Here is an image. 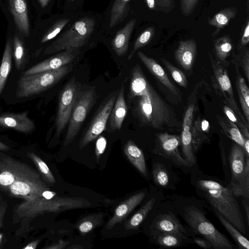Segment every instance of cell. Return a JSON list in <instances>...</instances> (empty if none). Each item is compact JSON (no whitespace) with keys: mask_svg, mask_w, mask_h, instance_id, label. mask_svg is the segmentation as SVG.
I'll use <instances>...</instances> for the list:
<instances>
[{"mask_svg":"<svg viewBox=\"0 0 249 249\" xmlns=\"http://www.w3.org/2000/svg\"><path fill=\"white\" fill-rule=\"evenodd\" d=\"M130 98L135 100V111L144 124L159 130H176L180 123L168 104L149 83L139 65L132 69Z\"/></svg>","mask_w":249,"mask_h":249,"instance_id":"cell-1","label":"cell"},{"mask_svg":"<svg viewBox=\"0 0 249 249\" xmlns=\"http://www.w3.org/2000/svg\"><path fill=\"white\" fill-rule=\"evenodd\" d=\"M198 194L206 201L215 214L222 216L242 234H246L243 217L235 196L229 186L210 178L196 181Z\"/></svg>","mask_w":249,"mask_h":249,"instance_id":"cell-2","label":"cell"},{"mask_svg":"<svg viewBox=\"0 0 249 249\" xmlns=\"http://www.w3.org/2000/svg\"><path fill=\"white\" fill-rule=\"evenodd\" d=\"M90 203L86 199L77 197H61L47 189L35 198L25 200L17 209L20 217H34L44 213H58L74 209L89 207Z\"/></svg>","mask_w":249,"mask_h":249,"instance_id":"cell-3","label":"cell"},{"mask_svg":"<svg viewBox=\"0 0 249 249\" xmlns=\"http://www.w3.org/2000/svg\"><path fill=\"white\" fill-rule=\"evenodd\" d=\"M95 25L94 19L89 17L77 20L46 48L44 54L57 53L69 49H80L88 43Z\"/></svg>","mask_w":249,"mask_h":249,"instance_id":"cell-4","label":"cell"},{"mask_svg":"<svg viewBox=\"0 0 249 249\" xmlns=\"http://www.w3.org/2000/svg\"><path fill=\"white\" fill-rule=\"evenodd\" d=\"M72 69V64L70 63L56 70L23 75L18 82L16 95L22 98L40 93L56 84Z\"/></svg>","mask_w":249,"mask_h":249,"instance_id":"cell-5","label":"cell"},{"mask_svg":"<svg viewBox=\"0 0 249 249\" xmlns=\"http://www.w3.org/2000/svg\"><path fill=\"white\" fill-rule=\"evenodd\" d=\"M183 214L185 221L190 228L208 241L212 248L233 249V245L226 236L221 233L197 208L193 206L186 207Z\"/></svg>","mask_w":249,"mask_h":249,"instance_id":"cell-6","label":"cell"},{"mask_svg":"<svg viewBox=\"0 0 249 249\" xmlns=\"http://www.w3.org/2000/svg\"><path fill=\"white\" fill-rule=\"evenodd\" d=\"M231 181L229 187L235 196L249 197V158L243 148L235 142L229 155Z\"/></svg>","mask_w":249,"mask_h":249,"instance_id":"cell-7","label":"cell"},{"mask_svg":"<svg viewBox=\"0 0 249 249\" xmlns=\"http://www.w3.org/2000/svg\"><path fill=\"white\" fill-rule=\"evenodd\" d=\"M209 54L213 73V75L211 76L213 88L217 94L221 97L224 104L230 107L246 125L249 126V124L235 101L227 69L214 58L211 53Z\"/></svg>","mask_w":249,"mask_h":249,"instance_id":"cell-8","label":"cell"},{"mask_svg":"<svg viewBox=\"0 0 249 249\" xmlns=\"http://www.w3.org/2000/svg\"><path fill=\"white\" fill-rule=\"evenodd\" d=\"M96 99V93L94 89L80 90L69 121L65 146L71 142L77 136Z\"/></svg>","mask_w":249,"mask_h":249,"instance_id":"cell-9","label":"cell"},{"mask_svg":"<svg viewBox=\"0 0 249 249\" xmlns=\"http://www.w3.org/2000/svg\"><path fill=\"white\" fill-rule=\"evenodd\" d=\"M81 89L80 84L74 77L60 92L55 123L57 135H59L62 132L69 123Z\"/></svg>","mask_w":249,"mask_h":249,"instance_id":"cell-10","label":"cell"},{"mask_svg":"<svg viewBox=\"0 0 249 249\" xmlns=\"http://www.w3.org/2000/svg\"><path fill=\"white\" fill-rule=\"evenodd\" d=\"M116 99V96L114 95L102 106L82 137L79 143L80 149L97 138L104 131Z\"/></svg>","mask_w":249,"mask_h":249,"instance_id":"cell-11","label":"cell"},{"mask_svg":"<svg viewBox=\"0 0 249 249\" xmlns=\"http://www.w3.org/2000/svg\"><path fill=\"white\" fill-rule=\"evenodd\" d=\"M80 53V49H69L60 52L30 68L23 75H27L59 69L71 63Z\"/></svg>","mask_w":249,"mask_h":249,"instance_id":"cell-12","label":"cell"},{"mask_svg":"<svg viewBox=\"0 0 249 249\" xmlns=\"http://www.w3.org/2000/svg\"><path fill=\"white\" fill-rule=\"evenodd\" d=\"M39 176L35 172L29 171L27 168L20 166L11 160L0 161V186L9 187L15 181L19 179H38Z\"/></svg>","mask_w":249,"mask_h":249,"instance_id":"cell-13","label":"cell"},{"mask_svg":"<svg viewBox=\"0 0 249 249\" xmlns=\"http://www.w3.org/2000/svg\"><path fill=\"white\" fill-rule=\"evenodd\" d=\"M157 139L160 148L164 156L179 166L190 167L189 163L180 155L178 151L180 137L164 132L158 134Z\"/></svg>","mask_w":249,"mask_h":249,"instance_id":"cell-14","label":"cell"},{"mask_svg":"<svg viewBox=\"0 0 249 249\" xmlns=\"http://www.w3.org/2000/svg\"><path fill=\"white\" fill-rule=\"evenodd\" d=\"M194 105L190 104L184 116L180 136V143L183 158L190 166L196 163V157L194 151L191 127L192 124Z\"/></svg>","mask_w":249,"mask_h":249,"instance_id":"cell-15","label":"cell"},{"mask_svg":"<svg viewBox=\"0 0 249 249\" xmlns=\"http://www.w3.org/2000/svg\"><path fill=\"white\" fill-rule=\"evenodd\" d=\"M8 188L12 195L23 198L25 200H30L37 197L48 189L40 178L17 180Z\"/></svg>","mask_w":249,"mask_h":249,"instance_id":"cell-16","label":"cell"},{"mask_svg":"<svg viewBox=\"0 0 249 249\" xmlns=\"http://www.w3.org/2000/svg\"><path fill=\"white\" fill-rule=\"evenodd\" d=\"M0 126L28 133L34 130L35 124L28 116V112L6 113L0 115Z\"/></svg>","mask_w":249,"mask_h":249,"instance_id":"cell-17","label":"cell"},{"mask_svg":"<svg viewBox=\"0 0 249 249\" xmlns=\"http://www.w3.org/2000/svg\"><path fill=\"white\" fill-rule=\"evenodd\" d=\"M144 192L137 193L121 203L115 210L114 213L107 225V229H111L116 224L121 222L143 199Z\"/></svg>","mask_w":249,"mask_h":249,"instance_id":"cell-18","label":"cell"},{"mask_svg":"<svg viewBox=\"0 0 249 249\" xmlns=\"http://www.w3.org/2000/svg\"><path fill=\"white\" fill-rule=\"evenodd\" d=\"M196 53V44L194 39L181 41L175 52V58L185 70H190L193 67Z\"/></svg>","mask_w":249,"mask_h":249,"instance_id":"cell-19","label":"cell"},{"mask_svg":"<svg viewBox=\"0 0 249 249\" xmlns=\"http://www.w3.org/2000/svg\"><path fill=\"white\" fill-rule=\"evenodd\" d=\"M152 228L154 231L176 233L185 236L187 234L186 229L171 213L158 215L153 221Z\"/></svg>","mask_w":249,"mask_h":249,"instance_id":"cell-20","label":"cell"},{"mask_svg":"<svg viewBox=\"0 0 249 249\" xmlns=\"http://www.w3.org/2000/svg\"><path fill=\"white\" fill-rule=\"evenodd\" d=\"M137 55L149 71L155 76L172 93L178 94L176 87L169 79L167 75L161 66L154 59L148 57L141 52H137Z\"/></svg>","mask_w":249,"mask_h":249,"instance_id":"cell-21","label":"cell"},{"mask_svg":"<svg viewBox=\"0 0 249 249\" xmlns=\"http://www.w3.org/2000/svg\"><path fill=\"white\" fill-rule=\"evenodd\" d=\"M11 11L18 29L25 35L29 34V22L26 0H9Z\"/></svg>","mask_w":249,"mask_h":249,"instance_id":"cell-22","label":"cell"},{"mask_svg":"<svg viewBox=\"0 0 249 249\" xmlns=\"http://www.w3.org/2000/svg\"><path fill=\"white\" fill-rule=\"evenodd\" d=\"M136 23V19H132L128 21L117 32L112 40V49L117 55H124L127 53L129 40Z\"/></svg>","mask_w":249,"mask_h":249,"instance_id":"cell-23","label":"cell"},{"mask_svg":"<svg viewBox=\"0 0 249 249\" xmlns=\"http://www.w3.org/2000/svg\"><path fill=\"white\" fill-rule=\"evenodd\" d=\"M127 106L124 99V88L122 87L116 98L110 117V126L113 130H120L126 116Z\"/></svg>","mask_w":249,"mask_h":249,"instance_id":"cell-24","label":"cell"},{"mask_svg":"<svg viewBox=\"0 0 249 249\" xmlns=\"http://www.w3.org/2000/svg\"><path fill=\"white\" fill-rule=\"evenodd\" d=\"M210 126L209 122L198 117L192 124L191 132L194 151L196 153L201 145L208 140L207 133L210 131Z\"/></svg>","mask_w":249,"mask_h":249,"instance_id":"cell-25","label":"cell"},{"mask_svg":"<svg viewBox=\"0 0 249 249\" xmlns=\"http://www.w3.org/2000/svg\"><path fill=\"white\" fill-rule=\"evenodd\" d=\"M124 152L129 161L144 176H147L144 156L142 151L132 141L129 140L124 146Z\"/></svg>","mask_w":249,"mask_h":249,"instance_id":"cell-26","label":"cell"},{"mask_svg":"<svg viewBox=\"0 0 249 249\" xmlns=\"http://www.w3.org/2000/svg\"><path fill=\"white\" fill-rule=\"evenodd\" d=\"M153 238L159 245L165 248H175L187 240L186 236L178 233L154 231Z\"/></svg>","mask_w":249,"mask_h":249,"instance_id":"cell-27","label":"cell"},{"mask_svg":"<svg viewBox=\"0 0 249 249\" xmlns=\"http://www.w3.org/2000/svg\"><path fill=\"white\" fill-rule=\"evenodd\" d=\"M216 117L225 135L243 148L245 139L237 126L228 119L220 116Z\"/></svg>","mask_w":249,"mask_h":249,"instance_id":"cell-28","label":"cell"},{"mask_svg":"<svg viewBox=\"0 0 249 249\" xmlns=\"http://www.w3.org/2000/svg\"><path fill=\"white\" fill-rule=\"evenodd\" d=\"M238 69H237V70ZM237 79L235 86L238 95L239 100L247 122L249 124V89L244 78L237 71Z\"/></svg>","mask_w":249,"mask_h":249,"instance_id":"cell-29","label":"cell"},{"mask_svg":"<svg viewBox=\"0 0 249 249\" xmlns=\"http://www.w3.org/2000/svg\"><path fill=\"white\" fill-rule=\"evenodd\" d=\"M232 45L230 38L224 36L218 38L214 44L215 59L223 66L227 65V58L230 55Z\"/></svg>","mask_w":249,"mask_h":249,"instance_id":"cell-30","label":"cell"},{"mask_svg":"<svg viewBox=\"0 0 249 249\" xmlns=\"http://www.w3.org/2000/svg\"><path fill=\"white\" fill-rule=\"evenodd\" d=\"M11 66L12 47L10 40L8 39L6 44L0 67V96L5 87Z\"/></svg>","mask_w":249,"mask_h":249,"instance_id":"cell-31","label":"cell"},{"mask_svg":"<svg viewBox=\"0 0 249 249\" xmlns=\"http://www.w3.org/2000/svg\"><path fill=\"white\" fill-rule=\"evenodd\" d=\"M130 0H115L110 10L109 26L113 28L122 21L128 12Z\"/></svg>","mask_w":249,"mask_h":249,"instance_id":"cell-32","label":"cell"},{"mask_svg":"<svg viewBox=\"0 0 249 249\" xmlns=\"http://www.w3.org/2000/svg\"><path fill=\"white\" fill-rule=\"evenodd\" d=\"M155 202V198H152L149 200L132 216L127 223L124 224L125 229L127 230H132L138 227L152 210Z\"/></svg>","mask_w":249,"mask_h":249,"instance_id":"cell-33","label":"cell"},{"mask_svg":"<svg viewBox=\"0 0 249 249\" xmlns=\"http://www.w3.org/2000/svg\"><path fill=\"white\" fill-rule=\"evenodd\" d=\"M216 216L227 231L234 239L240 249H249V241L243 234L231 223L222 216L216 214Z\"/></svg>","mask_w":249,"mask_h":249,"instance_id":"cell-34","label":"cell"},{"mask_svg":"<svg viewBox=\"0 0 249 249\" xmlns=\"http://www.w3.org/2000/svg\"><path fill=\"white\" fill-rule=\"evenodd\" d=\"M233 8L225 9L217 14L209 20V23L218 29L226 26L235 15Z\"/></svg>","mask_w":249,"mask_h":249,"instance_id":"cell-35","label":"cell"},{"mask_svg":"<svg viewBox=\"0 0 249 249\" xmlns=\"http://www.w3.org/2000/svg\"><path fill=\"white\" fill-rule=\"evenodd\" d=\"M152 175L154 181L159 187H165L169 182V174L165 167L161 164L157 163L154 166Z\"/></svg>","mask_w":249,"mask_h":249,"instance_id":"cell-36","label":"cell"},{"mask_svg":"<svg viewBox=\"0 0 249 249\" xmlns=\"http://www.w3.org/2000/svg\"><path fill=\"white\" fill-rule=\"evenodd\" d=\"M154 33V28L149 27L144 30L138 37L134 44L133 49L128 55V60L131 59L139 49L144 47L149 42L153 36Z\"/></svg>","mask_w":249,"mask_h":249,"instance_id":"cell-37","label":"cell"},{"mask_svg":"<svg viewBox=\"0 0 249 249\" xmlns=\"http://www.w3.org/2000/svg\"><path fill=\"white\" fill-rule=\"evenodd\" d=\"M161 60L176 83L181 87L186 88L188 81L184 73L165 58H161Z\"/></svg>","mask_w":249,"mask_h":249,"instance_id":"cell-38","label":"cell"},{"mask_svg":"<svg viewBox=\"0 0 249 249\" xmlns=\"http://www.w3.org/2000/svg\"><path fill=\"white\" fill-rule=\"evenodd\" d=\"M28 157L33 160L41 174L49 182H55V178L46 163L39 157L33 153H29Z\"/></svg>","mask_w":249,"mask_h":249,"instance_id":"cell-39","label":"cell"},{"mask_svg":"<svg viewBox=\"0 0 249 249\" xmlns=\"http://www.w3.org/2000/svg\"><path fill=\"white\" fill-rule=\"evenodd\" d=\"M223 111L228 119L237 126L243 137L249 138V126L246 125L228 106L225 105L223 107Z\"/></svg>","mask_w":249,"mask_h":249,"instance_id":"cell-40","label":"cell"},{"mask_svg":"<svg viewBox=\"0 0 249 249\" xmlns=\"http://www.w3.org/2000/svg\"><path fill=\"white\" fill-rule=\"evenodd\" d=\"M69 18H61L56 21L46 32L42 37L41 42L45 43L55 37L69 22Z\"/></svg>","mask_w":249,"mask_h":249,"instance_id":"cell-41","label":"cell"},{"mask_svg":"<svg viewBox=\"0 0 249 249\" xmlns=\"http://www.w3.org/2000/svg\"><path fill=\"white\" fill-rule=\"evenodd\" d=\"M13 47L15 65L17 68L19 70L25 60L24 48L20 39L16 36L14 37Z\"/></svg>","mask_w":249,"mask_h":249,"instance_id":"cell-42","label":"cell"},{"mask_svg":"<svg viewBox=\"0 0 249 249\" xmlns=\"http://www.w3.org/2000/svg\"><path fill=\"white\" fill-rule=\"evenodd\" d=\"M91 217L86 218L79 224L78 230L81 233L85 234L89 232L99 224L98 221L95 222V218L93 216Z\"/></svg>","mask_w":249,"mask_h":249,"instance_id":"cell-43","label":"cell"},{"mask_svg":"<svg viewBox=\"0 0 249 249\" xmlns=\"http://www.w3.org/2000/svg\"><path fill=\"white\" fill-rule=\"evenodd\" d=\"M198 0H180L181 10L185 15L191 14L196 7Z\"/></svg>","mask_w":249,"mask_h":249,"instance_id":"cell-44","label":"cell"},{"mask_svg":"<svg viewBox=\"0 0 249 249\" xmlns=\"http://www.w3.org/2000/svg\"><path fill=\"white\" fill-rule=\"evenodd\" d=\"M240 64L248 81H249V51L247 50L240 59Z\"/></svg>","mask_w":249,"mask_h":249,"instance_id":"cell-45","label":"cell"},{"mask_svg":"<svg viewBox=\"0 0 249 249\" xmlns=\"http://www.w3.org/2000/svg\"><path fill=\"white\" fill-rule=\"evenodd\" d=\"M107 145V141L106 139L101 136L97 141L95 147V154L97 159H99V156H101L104 152Z\"/></svg>","mask_w":249,"mask_h":249,"instance_id":"cell-46","label":"cell"},{"mask_svg":"<svg viewBox=\"0 0 249 249\" xmlns=\"http://www.w3.org/2000/svg\"><path fill=\"white\" fill-rule=\"evenodd\" d=\"M249 41V22H247V25L241 38L240 47L242 48L246 46Z\"/></svg>","mask_w":249,"mask_h":249,"instance_id":"cell-47","label":"cell"},{"mask_svg":"<svg viewBox=\"0 0 249 249\" xmlns=\"http://www.w3.org/2000/svg\"><path fill=\"white\" fill-rule=\"evenodd\" d=\"M194 242L201 248L204 249L212 248L211 244L204 238L199 237L194 239Z\"/></svg>","mask_w":249,"mask_h":249,"instance_id":"cell-48","label":"cell"},{"mask_svg":"<svg viewBox=\"0 0 249 249\" xmlns=\"http://www.w3.org/2000/svg\"><path fill=\"white\" fill-rule=\"evenodd\" d=\"M69 244V242H65L63 240H60L57 244H53L51 246L45 248L46 249H60L65 248V247Z\"/></svg>","mask_w":249,"mask_h":249,"instance_id":"cell-49","label":"cell"},{"mask_svg":"<svg viewBox=\"0 0 249 249\" xmlns=\"http://www.w3.org/2000/svg\"><path fill=\"white\" fill-rule=\"evenodd\" d=\"M244 199L243 200V205L245 211V213H246L247 217V221L248 224L249 225V208L248 203L247 202L246 198H244Z\"/></svg>","mask_w":249,"mask_h":249,"instance_id":"cell-50","label":"cell"},{"mask_svg":"<svg viewBox=\"0 0 249 249\" xmlns=\"http://www.w3.org/2000/svg\"><path fill=\"white\" fill-rule=\"evenodd\" d=\"M245 142L243 146V149L245 151L246 156L249 157V138H245Z\"/></svg>","mask_w":249,"mask_h":249,"instance_id":"cell-51","label":"cell"},{"mask_svg":"<svg viewBox=\"0 0 249 249\" xmlns=\"http://www.w3.org/2000/svg\"><path fill=\"white\" fill-rule=\"evenodd\" d=\"M39 243L38 240L34 241L27 244L25 247H23V249H35L37 247Z\"/></svg>","mask_w":249,"mask_h":249,"instance_id":"cell-52","label":"cell"},{"mask_svg":"<svg viewBox=\"0 0 249 249\" xmlns=\"http://www.w3.org/2000/svg\"><path fill=\"white\" fill-rule=\"evenodd\" d=\"M5 211V208L4 206H2L0 208V228L2 225V221L3 218V216L4 215Z\"/></svg>","mask_w":249,"mask_h":249,"instance_id":"cell-53","label":"cell"},{"mask_svg":"<svg viewBox=\"0 0 249 249\" xmlns=\"http://www.w3.org/2000/svg\"><path fill=\"white\" fill-rule=\"evenodd\" d=\"M148 8L150 9H154L155 8V0H145Z\"/></svg>","mask_w":249,"mask_h":249,"instance_id":"cell-54","label":"cell"},{"mask_svg":"<svg viewBox=\"0 0 249 249\" xmlns=\"http://www.w3.org/2000/svg\"><path fill=\"white\" fill-rule=\"evenodd\" d=\"M40 5L42 8L45 7L48 4L50 0H38Z\"/></svg>","mask_w":249,"mask_h":249,"instance_id":"cell-55","label":"cell"},{"mask_svg":"<svg viewBox=\"0 0 249 249\" xmlns=\"http://www.w3.org/2000/svg\"><path fill=\"white\" fill-rule=\"evenodd\" d=\"M8 149H9V147L0 141V150H6Z\"/></svg>","mask_w":249,"mask_h":249,"instance_id":"cell-56","label":"cell"},{"mask_svg":"<svg viewBox=\"0 0 249 249\" xmlns=\"http://www.w3.org/2000/svg\"><path fill=\"white\" fill-rule=\"evenodd\" d=\"M2 238V234L1 233H0V244Z\"/></svg>","mask_w":249,"mask_h":249,"instance_id":"cell-57","label":"cell"},{"mask_svg":"<svg viewBox=\"0 0 249 249\" xmlns=\"http://www.w3.org/2000/svg\"><path fill=\"white\" fill-rule=\"evenodd\" d=\"M71 0V1H73V0Z\"/></svg>","mask_w":249,"mask_h":249,"instance_id":"cell-58","label":"cell"}]
</instances>
